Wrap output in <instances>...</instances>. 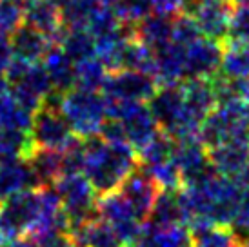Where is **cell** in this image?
<instances>
[{
	"mask_svg": "<svg viewBox=\"0 0 249 247\" xmlns=\"http://www.w3.org/2000/svg\"><path fill=\"white\" fill-rule=\"evenodd\" d=\"M137 153H139V162L142 167H155V165L173 160L175 140L169 135H166L164 131H159L157 137Z\"/></svg>",
	"mask_w": 249,
	"mask_h": 247,
	"instance_id": "obj_32",
	"label": "cell"
},
{
	"mask_svg": "<svg viewBox=\"0 0 249 247\" xmlns=\"http://www.w3.org/2000/svg\"><path fill=\"white\" fill-rule=\"evenodd\" d=\"M133 247H191V231L186 226L159 227L144 222L142 233Z\"/></svg>",
	"mask_w": 249,
	"mask_h": 247,
	"instance_id": "obj_21",
	"label": "cell"
},
{
	"mask_svg": "<svg viewBox=\"0 0 249 247\" xmlns=\"http://www.w3.org/2000/svg\"><path fill=\"white\" fill-rule=\"evenodd\" d=\"M182 89L189 115L202 125L206 117L218 106L216 78H187L182 82Z\"/></svg>",
	"mask_w": 249,
	"mask_h": 247,
	"instance_id": "obj_14",
	"label": "cell"
},
{
	"mask_svg": "<svg viewBox=\"0 0 249 247\" xmlns=\"http://www.w3.org/2000/svg\"><path fill=\"white\" fill-rule=\"evenodd\" d=\"M70 238L75 247H122L115 229L100 216L73 227Z\"/></svg>",
	"mask_w": 249,
	"mask_h": 247,
	"instance_id": "obj_20",
	"label": "cell"
},
{
	"mask_svg": "<svg viewBox=\"0 0 249 247\" xmlns=\"http://www.w3.org/2000/svg\"><path fill=\"white\" fill-rule=\"evenodd\" d=\"M42 66L53 84V91L64 95L75 88V62L68 56L62 46H51L42 58Z\"/></svg>",
	"mask_w": 249,
	"mask_h": 247,
	"instance_id": "obj_18",
	"label": "cell"
},
{
	"mask_svg": "<svg viewBox=\"0 0 249 247\" xmlns=\"http://www.w3.org/2000/svg\"><path fill=\"white\" fill-rule=\"evenodd\" d=\"M122 247H125V246H122Z\"/></svg>",
	"mask_w": 249,
	"mask_h": 247,
	"instance_id": "obj_50",
	"label": "cell"
},
{
	"mask_svg": "<svg viewBox=\"0 0 249 247\" xmlns=\"http://www.w3.org/2000/svg\"><path fill=\"white\" fill-rule=\"evenodd\" d=\"M60 46L75 64L91 58V56H97L95 55V36L88 29H66Z\"/></svg>",
	"mask_w": 249,
	"mask_h": 247,
	"instance_id": "obj_33",
	"label": "cell"
},
{
	"mask_svg": "<svg viewBox=\"0 0 249 247\" xmlns=\"http://www.w3.org/2000/svg\"><path fill=\"white\" fill-rule=\"evenodd\" d=\"M149 224L159 227L186 226V213L180 202L178 191H160L159 198L155 202L151 216L147 218ZM187 227V226H186Z\"/></svg>",
	"mask_w": 249,
	"mask_h": 247,
	"instance_id": "obj_24",
	"label": "cell"
},
{
	"mask_svg": "<svg viewBox=\"0 0 249 247\" xmlns=\"http://www.w3.org/2000/svg\"><path fill=\"white\" fill-rule=\"evenodd\" d=\"M28 0H0V33L11 35L26 22Z\"/></svg>",
	"mask_w": 249,
	"mask_h": 247,
	"instance_id": "obj_35",
	"label": "cell"
},
{
	"mask_svg": "<svg viewBox=\"0 0 249 247\" xmlns=\"http://www.w3.org/2000/svg\"><path fill=\"white\" fill-rule=\"evenodd\" d=\"M133 33L140 42L149 46L153 51L167 46L173 38V18L162 15H149L147 18L133 28Z\"/></svg>",
	"mask_w": 249,
	"mask_h": 247,
	"instance_id": "obj_22",
	"label": "cell"
},
{
	"mask_svg": "<svg viewBox=\"0 0 249 247\" xmlns=\"http://www.w3.org/2000/svg\"><path fill=\"white\" fill-rule=\"evenodd\" d=\"M86 169L84 175L91 182L98 196L118 191L124 180L140 165L139 153L127 142L107 144L97 135L84 140Z\"/></svg>",
	"mask_w": 249,
	"mask_h": 247,
	"instance_id": "obj_1",
	"label": "cell"
},
{
	"mask_svg": "<svg viewBox=\"0 0 249 247\" xmlns=\"http://www.w3.org/2000/svg\"><path fill=\"white\" fill-rule=\"evenodd\" d=\"M191 2L193 0H151V6L157 15L175 18L182 13H187Z\"/></svg>",
	"mask_w": 249,
	"mask_h": 247,
	"instance_id": "obj_40",
	"label": "cell"
},
{
	"mask_svg": "<svg viewBox=\"0 0 249 247\" xmlns=\"http://www.w3.org/2000/svg\"><path fill=\"white\" fill-rule=\"evenodd\" d=\"M184 48L187 78H216L220 75L224 42L200 36Z\"/></svg>",
	"mask_w": 249,
	"mask_h": 247,
	"instance_id": "obj_10",
	"label": "cell"
},
{
	"mask_svg": "<svg viewBox=\"0 0 249 247\" xmlns=\"http://www.w3.org/2000/svg\"><path fill=\"white\" fill-rule=\"evenodd\" d=\"M204 36L191 13H182L173 18V38L171 42L180 44V46H189L196 38Z\"/></svg>",
	"mask_w": 249,
	"mask_h": 247,
	"instance_id": "obj_38",
	"label": "cell"
},
{
	"mask_svg": "<svg viewBox=\"0 0 249 247\" xmlns=\"http://www.w3.org/2000/svg\"><path fill=\"white\" fill-rule=\"evenodd\" d=\"M51 93H53V84L42 64H33L26 71V75L13 84L11 89V95L17 98V102L31 113L40 109Z\"/></svg>",
	"mask_w": 249,
	"mask_h": 247,
	"instance_id": "obj_13",
	"label": "cell"
},
{
	"mask_svg": "<svg viewBox=\"0 0 249 247\" xmlns=\"http://www.w3.org/2000/svg\"><path fill=\"white\" fill-rule=\"evenodd\" d=\"M9 38H11L15 58L29 62V64H38V60H42L48 49L51 48L48 36L28 24H22L15 33L9 35Z\"/></svg>",
	"mask_w": 249,
	"mask_h": 247,
	"instance_id": "obj_19",
	"label": "cell"
},
{
	"mask_svg": "<svg viewBox=\"0 0 249 247\" xmlns=\"http://www.w3.org/2000/svg\"><path fill=\"white\" fill-rule=\"evenodd\" d=\"M28 162L35 173L40 187L55 185L62 178V153L35 147L28 157Z\"/></svg>",
	"mask_w": 249,
	"mask_h": 247,
	"instance_id": "obj_25",
	"label": "cell"
},
{
	"mask_svg": "<svg viewBox=\"0 0 249 247\" xmlns=\"http://www.w3.org/2000/svg\"><path fill=\"white\" fill-rule=\"evenodd\" d=\"M153 78L162 86H175L187 80L186 48L169 42L167 46L155 51V73Z\"/></svg>",
	"mask_w": 249,
	"mask_h": 247,
	"instance_id": "obj_15",
	"label": "cell"
},
{
	"mask_svg": "<svg viewBox=\"0 0 249 247\" xmlns=\"http://www.w3.org/2000/svg\"><path fill=\"white\" fill-rule=\"evenodd\" d=\"M228 40L249 44V6L233 9Z\"/></svg>",
	"mask_w": 249,
	"mask_h": 247,
	"instance_id": "obj_39",
	"label": "cell"
},
{
	"mask_svg": "<svg viewBox=\"0 0 249 247\" xmlns=\"http://www.w3.org/2000/svg\"><path fill=\"white\" fill-rule=\"evenodd\" d=\"M124 26L122 22L118 20L117 13L113 7H98L97 11L93 13V17L89 18V24H88V31H89L95 38L98 36H104L107 33H113Z\"/></svg>",
	"mask_w": 249,
	"mask_h": 247,
	"instance_id": "obj_37",
	"label": "cell"
},
{
	"mask_svg": "<svg viewBox=\"0 0 249 247\" xmlns=\"http://www.w3.org/2000/svg\"><path fill=\"white\" fill-rule=\"evenodd\" d=\"M24 24H28L36 31L46 35L51 46H55V44L60 46L64 35H66L58 0H28Z\"/></svg>",
	"mask_w": 249,
	"mask_h": 247,
	"instance_id": "obj_12",
	"label": "cell"
},
{
	"mask_svg": "<svg viewBox=\"0 0 249 247\" xmlns=\"http://www.w3.org/2000/svg\"><path fill=\"white\" fill-rule=\"evenodd\" d=\"M33 115L29 109L17 102V98L7 91L0 96V127L4 129H18L29 131L33 124Z\"/></svg>",
	"mask_w": 249,
	"mask_h": 247,
	"instance_id": "obj_29",
	"label": "cell"
},
{
	"mask_svg": "<svg viewBox=\"0 0 249 247\" xmlns=\"http://www.w3.org/2000/svg\"><path fill=\"white\" fill-rule=\"evenodd\" d=\"M118 20L124 26L135 28L137 24L147 18L153 11L151 0H118L117 6L113 7Z\"/></svg>",
	"mask_w": 249,
	"mask_h": 247,
	"instance_id": "obj_34",
	"label": "cell"
},
{
	"mask_svg": "<svg viewBox=\"0 0 249 247\" xmlns=\"http://www.w3.org/2000/svg\"><path fill=\"white\" fill-rule=\"evenodd\" d=\"M209 162L216 171L233 178L249 165V140H233L208 149Z\"/></svg>",
	"mask_w": 249,
	"mask_h": 247,
	"instance_id": "obj_17",
	"label": "cell"
},
{
	"mask_svg": "<svg viewBox=\"0 0 249 247\" xmlns=\"http://www.w3.org/2000/svg\"><path fill=\"white\" fill-rule=\"evenodd\" d=\"M238 247H249V240H242Z\"/></svg>",
	"mask_w": 249,
	"mask_h": 247,
	"instance_id": "obj_49",
	"label": "cell"
},
{
	"mask_svg": "<svg viewBox=\"0 0 249 247\" xmlns=\"http://www.w3.org/2000/svg\"><path fill=\"white\" fill-rule=\"evenodd\" d=\"M107 118H115L122 124L127 142L139 151L147 142H151L160 131L145 102H109Z\"/></svg>",
	"mask_w": 249,
	"mask_h": 247,
	"instance_id": "obj_6",
	"label": "cell"
},
{
	"mask_svg": "<svg viewBox=\"0 0 249 247\" xmlns=\"http://www.w3.org/2000/svg\"><path fill=\"white\" fill-rule=\"evenodd\" d=\"M198 138L206 149L233 140H249V104L242 100L220 102L202 122Z\"/></svg>",
	"mask_w": 249,
	"mask_h": 247,
	"instance_id": "obj_2",
	"label": "cell"
},
{
	"mask_svg": "<svg viewBox=\"0 0 249 247\" xmlns=\"http://www.w3.org/2000/svg\"><path fill=\"white\" fill-rule=\"evenodd\" d=\"M187 13L195 17L204 36L218 42L228 40L233 17V7L228 0H193Z\"/></svg>",
	"mask_w": 249,
	"mask_h": 247,
	"instance_id": "obj_9",
	"label": "cell"
},
{
	"mask_svg": "<svg viewBox=\"0 0 249 247\" xmlns=\"http://www.w3.org/2000/svg\"><path fill=\"white\" fill-rule=\"evenodd\" d=\"M118 0H97V4L100 7H115Z\"/></svg>",
	"mask_w": 249,
	"mask_h": 247,
	"instance_id": "obj_48",
	"label": "cell"
},
{
	"mask_svg": "<svg viewBox=\"0 0 249 247\" xmlns=\"http://www.w3.org/2000/svg\"><path fill=\"white\" fill-rule=\"evenodd\" d=\"M33 149L35 145L31 142L29 131L0 127V160H17V158L28 160Z\"/></svg>",
	"mask_w": 249,
	"mask_h": 247,
	"instance_id": "obj_30",
	"label": "cell"
},
{
	"mask_svg": "<svg viewBox=\"0 0 249 247\" xmlns=\"http://www.w3.org/2000/svg\"><path fill=\"white\" fill-rule=\"evenodd\" d=\"M40 247H75V246H73V240L70 238V234H56V236L42 240Z\"/></svg>",
	"mask_w": 249,
	"mask_h": 247,
	"instance_id": "obj_44",
	"label": "cell"
},
{
	"mask_svg": "<svg viewBox=\"0 0 249 247\" xmlns=\"http://www.w3.org/2000/svg\"><path fill=\"white\" fill-rule=\"evenodd\" d=\"M233 229L240 236V240H249V191L242 193L235 222H233Z\"/></svg>",
	"mask_w": 249,
	"mask_h": 247,
	"instance_id": "obj_41",
	"label": "cell"
},
{
	"mask_svg": "<svg viewBox=\"0 0 249 247\" xmlns=\"http://www.w3.org/2000/svg\"><path fill=\"white\" fill-rule=\"evenodd\" d=\"M229 6L236 9V7H244V6H249V0H228Z\"/></svg>",
	"mask_w": 249,
	"mask_h": 247,
	"instance_id": "obj_47",
	"label": "cell"
},
{
	"mask_svg": "<svg viewBox=\"0 0 249 247\" xmlns=\"http://www.w3.org/2000/svg\"><path fill=\"white\" fill-rule=\"evenodd\" d=\"M109 75V69L98 56H91L75 64V88L100 93Z\"/></svg>",
	"mask_w": 249,
	"mask_h": 247,
	"instance_id": "obj_27",
	"label": "cell"
},
{
	"mask_svg": "<svg viewBox=\"0 0 249 247\" xmlns=\"http://www.w3.org/2000/svg\"><path fill=\"white\" fill-rule=\"evenodd\" d=\"M62 24L66 29H86L89 18L97 11V0H58Z\"/></svg>",
	"mask_w": 249,
	"mask_h": 247,
	"instance_id": "obj_31",
	"label": "cell"
},
{
	"mask_svg": "<svg viewBox=\"0 0 249 247\" xmlns=\"http://www.w3.org/2000/svg\"><path fill=\"white\" fill-rule=\"evenodd\" d=\"M55 187L62 198L64 213L70 220V231L84 222L98 218V194L86 175L62 176L55 184Z\"/></svg>",
	"mask_w": 249,
	"mask_h": 247,
	"instance_id": "obj_5",
	"label": "cell"
},
{
	"mask_svg": "<svg viewBox=\"0 0 249 247\" xmlns=\"http://www.w3.org/2000/svg\"><path fill=\"white\" fill-rule=\"evenodd\" d=\"M62 176L71 175H84L86 169V147H84V138L75 137L71 144L62 149Z\"/></svg>",
	"mask_w": 249,
	"mask_h": 247,
	"instance_id": "obj_36",
	"label": "cell"
},
{
	"mask_svg": "<svg viewBox=\"0 0 249 247\" xmlns=\"http://www.w3.org/2000/svg\"><path fill=\"white\" fill-rule=\"evenodd\" d=\"M7 86H9V82H7L6 75H4V73H0V96L7 93Z\"/></svg>",
	"mask_w": 249,
	"mask_h": 247,
	"instance_id": "obj_46",
	"label": "cell"
},
{
	"mask_svg": "<svg viewBox=\"0 0 249 247\" xmlns=\"http://www.w3.org/2000/svg\"><path fill=\"white\" fill-rule=\"evenodd\" d=\"M42 214L40 189H26L0 204V247L24 238Z\"/></svg>",
	"mask_w": 249,
	"mask_h": 247,
	"instance_id": "obj_4",
	"label": "cell"
},
{
	"mask_svg": "<svg viewBox=\"0 0 249 247\" xmlns=\"http://www.w3.org/2000/svg\"><path fill=\"white\" fill-rule=\"evenodd\" d=\"M118 191L122 193V196L129 202V206L133 207L137 218L140 222H147V218L151 216L153 207H155V202H157L160 194L159 184L153 180V176L147 173V169L139 165L124 180V184L118 187Z\"/></svg>",
	"mask_w": 249,
	"mask_h": 247,
	"instance_id": "obj_11",
	"label": "cell"
},
{
	"mask_svg": "<svg viewBox=\"0 0 249 247\" xmlns=\"http://www.w3.org/2000/svg\"><path fill=\"white\" fill-rule=\"evenodd\" d=\"M29 137L35 147L38 149H51V151H62L71 144V140L76 137L68 120L64 118L60 109L42 106L35 111L33 124L29 129Z\"/></svg>",
	"mask_w": 249,
	"mask_h": 247,
	"instance_id": "obj_8",
	"label": "cell"
},
{
	"mask_svg": "<svg viewBox=\"0 0 249 247\" xmlns=\"http://www.w3.org/2000/svg\"><path fill=\"white\" fill-rule=\"evenodd\" d=\"M220 76L229 80L249 78V44L235 40L224 42Z\"/></svg>",
	"mask_w": 249,
	"mask_h": 247,
	"instance_id": "obj_26",
	"label": "cell"
},
{
	"mask_svg": "<svg viewBox=\"0 0 249 247\" xmlns=\"http://www.w3.org/2000/svg\"><path fill=\"white\" fill-rule=\"evenodd\" d=\"M159 84L147 73L120 69L109 71L102 88L107 102H149L159 91Z\"/></svg>",
	"mask_w": 249,
	"mask_h": 247,
	"instance_id": "obj_7",
	"label": "cell"
},
{
	"mask_svg": "<svg viewBox=\"0 0 249 247\" xmlns=\"http://www.w3.org/2000/svg\"><path fill=\"white\" fill-rule=\"evenodd\" d=\"M240 242L231 226H208L191 231V247H238Z\"/></svg>",
	"mask_w": 249,
	"mask_h": 247,
	"instance_id": "obj_28",
	"label": "cell"
},
{
	"mask_svg": "<svg viewBox=\"0 0 249 247\" xmlns=\"http://www.w3.org/2000/svg\"><path fill=\"white\" fill-rule=\"evenodd\" d=\"M40 184L26 158L0 160V204L26 189H38Z\"/></svg>",
	"mask_w": 249,
	"mask_h": 247,
	"instance_id": "obj_16",
	"label": "cell"
},
{
	"mask_svg": "<svg viewBox=\"0 0 249 247\" xmlns=\"http://www.w3.org/2000/svg\"><path fill=\"white\" fill-rule=\"evenodd\" d=\"M97 209H98V216L104 220V222H107L113 229L122 227L125 224H131V222H140L137 218L135 211H133V207L129 206V202L122 196L120 191H113L98 196Z\"/></svg>",
	"mask_w": 249,
	"mask_h": 247,
	"instance_id": "obj_23",
	"label": "cell"
},
{
	"mask_svg": "<svg viewBox=\"0 0 249 247\" xmlns=\"http://www.w3.org/2000/svg\"><path fill=\"white\" fill-rule=\"evenodd\" d=\"M98 135L104 138L107 144H122V142H127L122 124L118 122V120H115V118H106V122L102 124Z\"/></svg>",
	"mask_w": 249,
	"mask_h": 247,
	"instance_id": "obj_42",
	"label": "cell"
},
{
	"mask_svg": "<svg viewBox=\"0 0 249 247\" xmlns=\"http://www.w3.org/2000/svg\"><path fill=\"white\" fill-rule=\"evenodd\" d=\"M107 109L109 102L102 93L80 88L64 93L60 102V113L71 125L73 133L84 140L100 133V127L107 118Z\"/></svg>",
	"mask_w": 249,
	"mask_h": 247,
	"instance_id": "obj_3",
	"label": "cell"
},
{
	"mask_svg": "<svg viewBox=\"0 0 249 247\" xmlns=\"http://www.w3.org/2000/svg\"><path fill=\"white\" fill-rule=\"evenodd\" d=\"M15 53L13 46H11V38L9 35L0 33V73L6 75V69L9 68V64L13 62Z\"/></svg>",
	"mask_w": 249,
	"mask_h": 247,
	"instance_id": "obj_43",
	"label": "cell"
},
{
	"mask_svg": "<svg viewBox=\"0 0 249 247\" xmlns=\"http://www.w3.org/2000/svg\"><path fill=\"white\" fill-rule=\"evenodd\" d=\"M9 247H40V244L35 242L33 238H29V236H24V238H20V240L13 242Z\"/></svg>",
	"mask_w": 249,
	"mask_h": 247,
	"instance_id": "obj_45",
	"label": "cell"
}]
</instances>
